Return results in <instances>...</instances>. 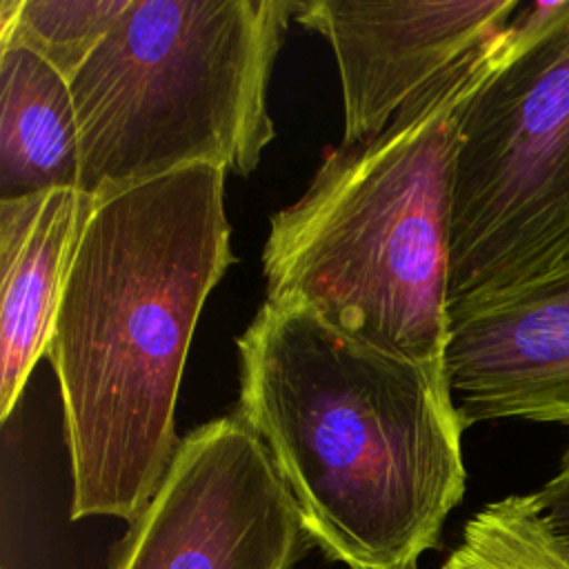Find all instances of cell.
<instances>
[{"instance_id": "cell-1", "label": "cell", "mask_w": 569, "mask_h": 569, "mask_svg": "<svg viewBox=\"0 0 569 569\" xmlns=\"http://www.w3.org/2000/svg\"><path fill=\"white\" fill-rule=\"evenodd\" d=\"M222 167L196 164L93 202L53 320L71 520L131 525L180 445L176 402L207 296L236 262Z\"/></svg>"}, {"instance_id": "cell-2", "label": "cell", "mask_w": 569, "mask_h": 569, "mask_svg": "<svg viewBox=\"0 0 569 569\" xmlns=\"http://www.w3.org/2000/svg\"><path fill=\"white\" fill-rule=\"evenodd\" d=\"M238 356L236 416L264 445L311 545L349 569H418L467 485L449 387L269 302Z\"/></svg>"}, {"instance_id": "cell-3", "label": "cell", "mask_w": 569, "mask_h": 569, "mask_svg": "<svg viewBox=\"0 0 569 569\" xmlns=\"http://www.w3.org/2000/svg\"><path fill=\"white\" fill-rule=\"evenodd\" d=\"M511 42V22L416 93L382 133L340 144L273 213L267 300L422 367L447 385L451 187L460 113Z\"/></svg>"}, {"instance_id": "cell-4", "label": "cell", "mask_w": 569, "mask_h": 569, "mask_svg": "<svg viewBox=\"0 0 569 569\" xmlns=\"http://www.w3.org/2000/svg\"><path fill=\"white\" fill-rule=\"evenodd\" d=\"M296 0H129L71 80L93 202L211 164L249 176L276 129L267 89Z\"/></svg>"}, {"instance_id": "cell-5", "label": "cell", "mask_w": 569, "mask_h": 569, "mask_svg": "<svg viewBox=\"0 0 569 569\" xmlns=\"http://www.w3.org/2000/svg\"><path fill=\"white\" fill-rule=\"evenodd\" d=\"M569 260V0L533 2L467 98L453 162L449 320Z\"/></svg>"}, {"instance_id": "cell-6", "label": "cell", "mask_w": 569, "mask_h": 569, "mask_svg": "<svg viewBox=\"0 0 569 569\" xmlns=\"http://www.w3.org/2000/svg\"><path fill=\"white\" fill-rule=\"evenodd\" d=\"M311 549L260 438L222 416L191 429L111 569H293Z\"/></svg>"}, {"instance_id": "cell-7", "label": "cell", "mask_w": 569, "mask_h": 569, "mask_svg": "<svg viewBox=\"0 0 569 569\" xmlns=\"http://www.w3.org/2000/svg\"><path fill=\"white\" fill-rule=\"evenodd\" d=\"M518 9V0H296L293 20L331 44L342 82V144H360L382 133L416 93L505 29Z\"/></svg>"}, {"instance_id": "cell-8", "label": "cell", "mask_w": 569, "mask_h": 569, "mask_svg": "<svg viewBox=\"0 0 569 569\" xmlns=\"http://www.w3.org/2000/svg\"><path fill=\"white\" fill-rule=\"evenodd\" d=\"M445 373L462 429L496 418L569 425V260L449 320Z\"/></svg>"}, {"instance_id": "cell-9", "label": "cell", "mask_w": 569, "mask_h": 569, "mask_svg": "<svg viewBox=\"0 0 569 569\" xmlns=\"http://www.w3.org/2000/svg\"><path fill=\"white\" fill-rule=\"evenodd\" d=\"M93 198L76 187L0 200V418L47 356L53 320Z\"/></svg>"}, {"instance_id": "cell-10", "label": "cell", "mask_w": 569, "mask_h": 569, "mask_svg": "<svg viewBox=\"0 0 569 569\" xmlns=\"http://www.w3.org/2000/svg\"><path fill=\"white\" fill-rule=\"evenodd\" d=\"M0 200L80 189L71 82L22 47L0 49Z\"/></svg>"}, {"instance_id": "cell-11", "label": "cell", "mask_w": 569, "mask_h": 569, "mask_svg": "<svg viewBox=\"0 0 569 569\" xmlns=\"http://www.w3.org/2000/svg\"><path fill=\"white\" fill-rule=\"evenodd\" d=\"M440 569H569V540L536 493H511L467 520Z\"/></svg>"}, {"instance_id": "cell-12", "label": "cell", "mask_w": 569, "mask_h": 569, "mask_svg": "<svg viewBox=\"0 0 569 569\" xmlns=\"http://www.w3.org/2000/svg\"><path fill=\"white\" fill-rule=\"evenodd\" d=\"M127 4L129 0H2L0 49H29L71 82Z\"/></svg>"}, {"instance_id": "cell-13", "label": "cell", "mask_w": 569, "mask_h": 569, "mask_svg": "<svg viewBox=\"0 0 569 569\" xmlns=\"http://www.w3.org/2000/svg\"><path fill=\"white\" fill-rule=\"evenodd\" d=\"M533 493L556 529L569 540V447L565 449L556 473Z\"/></svg>"}]
</instances>
